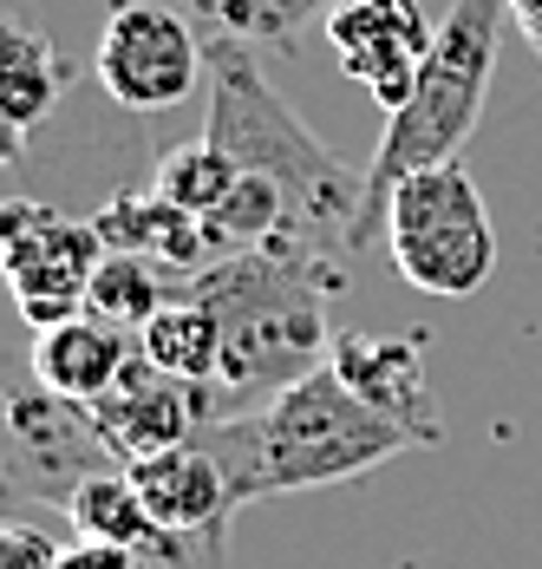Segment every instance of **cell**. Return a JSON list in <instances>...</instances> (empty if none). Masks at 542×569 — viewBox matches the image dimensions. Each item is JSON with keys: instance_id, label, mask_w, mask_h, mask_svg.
Listing matches in <instances>:
<instances>
[{"instance_id": "6da1fadb", "label": "cell", "mask_w": 542, "mask_h": 569, "mask_svg": "<svg viewBox=\"0 0 542 569\" xmlns=\"http://www.w3.org/2000/svg\"><path fill=\"white\" fill-rule=\"evenodd\" d=\"M222 321V360L217 380L203 387V426L210 419H242L274 393H288L294 380H308L333 353V328H327V301L347 288V262L294 249V242H269V249H242L210 262L197 282Z\"/></svg>"}, {"instance_id": "7a4b0ae2", "label": "cell", "mask_w": 542, "mask_h": 569, "mask_svg": "<svg viewBox=\"0 0 542 569\" xmlns=\"http://www.w3.org/2000/svg\"><path fill=\"white\" fill-rule=\"evenodd\" d=\"M203 47H210L203 138L242 177H262V183L281 190L301 249L347 262L353 256V229H360V203H367V177L347 171L308 131V118L269 86V72L255 66L249 47H229V40H203Z\"/></svg>"}, {"instance_id": "3957f363", "label": "cell", "mask_w": 542, "mask_h": 569, "mask_svg": "<svg viewBox=\"0 0 542 569\" xmlns=\"http://www.w3.org/2000/svg\"><path fill=\"white\" fill-rule=\"evenodd\" d=\"M197 439L222 458L235 505L347 485L385 458L412 452L405 426H392L360 393H347V380L333 367H314L308 380H294L288 393H274L269 406H255L242 419H210Z\"/></svg>"}, {"instance_id": "277c9868", "label": "cell", "mask_w": 542, "mask_h": 569, "mask_svg": "<svg viewBox=\"0 0 542 569\" xmlns=\"http://www.w3.org/2000/svg\"><path fill=\"white\" fill-rule=\"evenodd\" d=\"M503 0H451V13L438 20V40L405 106L385 112L380 151L367 164V203H360V229H353V256L385 229V203L412 171L451 164L464 151V138L478 131L490 99V72H496V40H503Z\"/></svg>"}, {"instance_id": "5b68a950", "label": "cell", "mask_w": 542, "mask_h": 569, "mask_svg": "<svg viewBox=\"0 0 542 569\" xmlns=\"http://www.w3.org/2000/svg\"><path fill=\"white\" fill-rule=\"evenodd\" d=\"M385 262L432 301H471L496 276V229L471 171L451 158L412 171L385 203Z\"/></svg>"}, {"instance_id": "8992f818", "label": "cell", "mask_w": 542, "mask_h": 569, "mask_svg": "<svg viewBox=\"0 0 542 569\" xmlns=\"http://www.w3.org/2000/svg\"><path fill=\"white\" fill-rule=\"evenodd\" d=\"M92 72L106 86L111 106L124 112H170L183 106L203 79H210V47L190 27L183 7L163 0H111L99 47H92Z\"/></svg>"}, {"instance_id": "52a82bcc", "label": "cell", "mask_w": 542, "mask_h": 569, "mask_svg": "<svg viewBox=\"0 0 542 569\" xmlns=\"http://www.w3.org/2000/svg\"><path fill=\"white\" fill-rule=\"evenodd\" d=\"M99 262H106L99 223H79V217L33 203V197L0 203V276H7L13 308L33 335L86 315V288L99 276Z\"/></svg>"}, {"instance_id": "ba28073f", "label": "cell", "mask_w": 542, "mask_h": 569, "mask_svg": "<svg viewBox=\"0 0 542 569\" xmlns=\"http://www.w3.org/2000/svg\"><path fill=\"white\" fill-rule=\"evenodd\" d=\"M438 27L425 20L419 0H340L327 13V47L353 86H367L385 112L405 106L419 66L432 53Z\"/></svg>"}, {"instance_id": "9c48e42d", "label": "cell", "mask_w": 542, "mask_h": 569, "mask_svg": "<svg viewBox=\"0 0 542 569\" xmlns=\"http://www.w3.org/2000/svg\"><path fill=\"white\" fill-rule=\"evenodd\" d=\"M86 419L111 465H138V458L177 452L203 432V387H183V380L158 373L144 353H131L124 373L111 380V393L86 406Z\"/></svg>"}, {"instance_id": "30bf717a", "label": "cell", "mask_w": 542, "mask_h": 569, "mask_svg": "<svg viewBox=\"0 0 542 569\" xmlns=\"http://www.w3.org/2000/svg\"><path fill=\"white\" fill-rule=\"evenodd\" d=\"M0 419L13 432V471H7V485H20L33 498L66 505L92 471L111 465L99 432H92V419H86V406H66L47 387L40 393H7L0 399Z\"/></svg>"}, {"instance_id": "8fae6325", "label": "cell", "mask_w": 542, "mask_h": 569, "mask_svg": "<svg viewBox=\"0 0 542 569\" xmlns=\"http://www.w3.org/2000/svg\"><path fill=\"white\" fill-rule=\"evenodd\" d=\"M124 478L138 485V498H144V511H151V523L163 537H177V543H222L229 550V517L242 505L229 491L222 458L203 439H190L177 452H158V458H138V465H124Z\"/></svg>"}, {"instance_id": "7c38bea8", "label": "cell", "mask_w": 542, "mask_h": 569, "mask_svg": "<svg viewBox=\"0 0 542 569\" xmlns=\"http://www.w3.org/2000/svg\"><path fill=\"white\" fill-rule=\"evenodd\" d=\"M327 367L347 380V393H360L373 412L392 426H405L412 446H444V419H438L432 380H425V347L399 341V335H340Z\"/></svg>"}, {"instance_id": "4fadbf2b", "label": "cell", "mask_w": 542, "mask_h": 569, "mask_svg": "<svg viewBox=\"0 0 542 569\" xmlns=\"http://www.w3.org/2000/svg\"><path fill=\"white\" fill-rule=\"evenodd\" d=\"M131 353H138V347L124 341V328H111V321H99V315L86 308V315H72V321H59V328H40L33 347H27V367H33V380L53 399L92 406V399L111 393V380L124 373Z\"/></svg>"}, {"instance_id": "5bb4252c", "label": "cell", "mask_w": 542, "mask_h": 569, "mask_svg": "<svg viewBox=\"0 0 542 569\" xmlns=\"http://www.w3.org/2000/svg\"><path fill=\"white\" fill-rule=\"evenodd\" d=\"M92 223H99V236H106V249H118V256H144V262H158V269L183 276V282H197V276L217 262L210 229L197 223V217H183L177 203H163L151 183H144V190H118Z\"/></svg>"}, {"instance_id": "9a60e30c", "label": "cell", "mask_w": 542, "mask_h": 569, "mask_svg": "<svg viewBox=\"0 0 542 569\" xmlns=\"http://www.w3.org/2000/svg\"><path fill=\"white\" fill-rule=\"evenodd\" d=\"M138 353H144L158 373L183 380V387H210V380H217V360H222L217 308H210L197 288H177L158 315L138 328Z\"/></svg>"}, {"instance_id": "2e32d148", "label": "cell", "mask_w": 542, "mask_h": 569, "mask_svg": "<svg viewBox=\"0 0 542 569\" xmlns=\"http://www.w3.org/2000/svg\"><path fill=\"white\" fill-rule=\"evenodd\" d=\"M203 40H229L249 53H294V40L327 20L340 0H177Z\"/></svg>"}, {"instance_id": "e0dca14e", "label": "cell", "mask_w": 542, "mask_h": 569, "mask_svg": "<svg viewBox=\"0 0 542 569\" xmlns=\"http://www.w3.org/2000/svg\"><path fill=\"white\" fill-rule=\"evenodd\" d=\"M66 92V66H59L53 40L13 13H0V112L13 118L20 131L47 124Z\"/></svg>"}, {"instance_id": "ac0fdd59", "label": "cell", "mask_w": 542, "mask_h": 569, "mask_svg": "<svg viewBox=\"0 0 542 569\" xmlns=\"http://www.w3.org/2000/svg\"><path fill=\"white\" fill-rule=\"evenodd\" d=\"M235 164L222 158L210 138H197V144H177V151H163L158 171H151V190H158L163 203H177L183 217H197V223H210L222 203H229V190H235Z\"/></svg>"}, {"instance_id": "d6986e66", "label": "cell", "mask_w": 542, "mask_h": 569, "mask_svg": "<svg viewBox=\"0 0 542 569\" xmlns=\"http://www.w3.org/2000/svg\"><path fill=\"white\" fill-rule=\"evenodd\" d=\"M177 288L158 276V262H144V256H118V249H106V262H99V276H92V288H86V308L99 315V321H111V328H124V335H138L151 315H158L163 301H170Z\"/></svg>"}, {"instance_id": "ffe728a7", "label": "cell", "mask_w": 542, "mask_h": 569, "mask_svg": "<svg viewBox=\"0 0 542 569\" xmlns=\"http://www.w3.org/2000/svg\"><path fill=\"white\" fill-rule=\"evenodd\" d=\"M66 550L40 523H20V517H0V569H59Z\"/></svg>"}, {"instance_id": "44dd1931", "label": "cell", "mask_w": 542, "mask_h": 569, "mask_svg": "<svg viewBox=\"0 0 542 569\" xmlns=\"http://www.w3.org/2000/svg\"><path fill=\"white\" fill-rule=\"evenodd\" d=\"M59 569H151V557H138V550H124V543L79 537V543L66 550V563H59Z\"/></svg>"}, {"instance_id": "7402d4cb", "label": "cell", "mask_w": 542, "mask_h": 569, "mask_svg": "<svg viewBox=\"0 0 542 569\" xmlns=\"http://www.w3.org/2000/svg\"><path fill=\"white\" fill-rule=\"evenodd\" d=\"M510 7V20H516V33L530 40V53L542 59V0H503Z\"/></svg>"}, {"instance_id": "603a6c76", "label": "cell", "mask_w": 542, "mask_h": 569, "mask_svg": "<svg viewBox=\"0 0 542 569\" xmlns=\"http://www.w3.org/2000/svg\"><path fill=\"white\" fill-rule=\"evenodd\" d=\"M20 151H27V131L0 112V171H7V164H20Z\"/></svg>"}]
</instances>
